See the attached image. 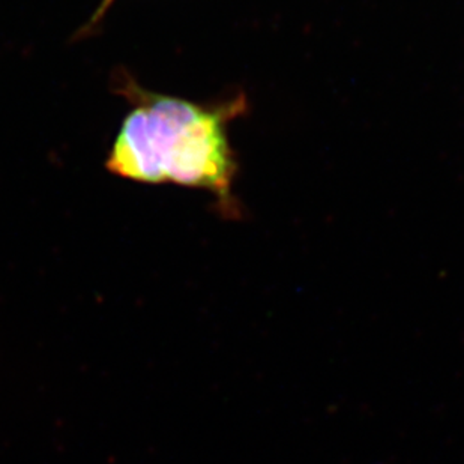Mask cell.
<instances>
[{
	"mask_svg": "<svg viewBox=\"0 0 464 464\" xmlns=\"http://www.w3.org/2000/svg\"><path fill=\"white\" fill-rule=\"evenodd\" d=\"M121 93L136 105L123 121L107 169L145 184H178L208 189L232 209L237 162L226 122L242 105L203 107L148 92L132 80H119Z\"/></svg>",
	"mask_w": 464,
	"mask_h": 464,
	"instance_id": "cell-1",
	"label": "cell"
},
{
	"mask_svg": "<svg viewBox=\"0 0 464 464\" xmlns=\"http://www.w3.org/2000/svg\"><path fill=\"white\" fill-rule=\"evenodd\" d=\"M114 0H102V5L98 6L97 11L93 14V17L91 18V22L88 23V26L84 27V31H88V29H92L97 23H100L102 17H104L105 13H107V9L110 8V5L113 4Z\"/></svg>",
	"mask_w": 464,
	"mask_h": 464,
	"instance_id": "cell-2",
	"label": "cell"
}]
</instances>
